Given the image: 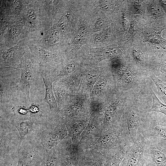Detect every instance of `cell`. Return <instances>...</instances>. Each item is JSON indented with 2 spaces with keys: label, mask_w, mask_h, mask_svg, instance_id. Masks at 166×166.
Listing matches in <instances>:
<instances>
[{
  "label": "cell",
  "mask_w": 166,
  "mask_h": 166,
  "mask_svg": "<svg viewBox=\"0 0 166 166\" xmlns=\"http://www.w3.org/2000/svg\"><path fill=\"white\" fill-rule=\"evenodd\" d=\"M144 166H147V165H145V164H144Z\"/></svg>",
  "instance_id": "obj_45"
},
{
  "label": "cell",
  "mask_w": 166,
  "mask_h": 166,
  "mask_svg": "<svg viewBox=\"0 0 166 166\" xmlns=\"http://www.w3.org/2000/svg\"><path fill=\"white\" fill-rule=\"evenodd\" d=\"M83 64L79 60L73 58L65 60L50 71V76L54 82L76 73L81 69Z\"/></svg>",
  "instance_id": "obj_20"
},
{
  "label": "cell",
  "mask_w": 166,
  "mask_h": 166,
  "mask_svg": "<svg viewBox=\"0 0 166 166\" xmlns=\"http://www.w3.org/2000/svg\"><path fill=\"white\" fill-rule=\"evenodd\" d=\"M86 56L88 64L97 66L101 61L124 57V52L119 48L114 46H108L99 48H89Z\"/></svg>",
  "instance_id": "obj_14"
},
{
  "label": "cell",
  "mask_w": 166,
  "mask_h": 166,
  "mask_svg": "<svg viewBox=\"0 0 166 166\" xmlns=\"http://www.w3.org/2000/svg\"><path fill=\"white\" fill-rule=\"evenodd\" d=\"M37 73L40 76L44 82L45 87V94L43 101L49 106L50 113L57 114L59 112L57 102L53 93V82L50 76V71L46 67L38 66Z\"/></svg>",
  "instance_id": "obj_18"
},
{
  "label": "cell",
  "mask_w": 166,
  "mask_h": 166,
  "mask_svg": "<svg viewBox=\"0 0 166 166\" xmlns=\"http://www.w3.org/2000/svg\"><path fill=\"white\" fill-rule=\"evenodd\" d=\"M148 76L156 85L158 94L166 104V83L161 81L152 73H149Z\"/></svg>",
  "instance_id": "obj_33"
},
{
  "label": "cell",
  "mask_w": 166,
  "mask_h": 166,
  "mask_svg": "<svg viewBox=\"0 0 166 166\" xmlns=\"http://www.w3.org/2000/svg\"><path fill=\"white\" fill-rule=\"evenodd\" d=\"M139 95L133 92L129 93L119 123L130 145L134 142L138 129L144 120V113L140 112L139 107Z\"/></svg>",
  "instance_id": "obj_4"
},
{
  "label": "cell",
  "mask_w": 166,
  "mask_h": 166,
  "mask_svg": "<svg viewBox=\"0 0 166 166\" xmlns=\"http://www.w3.org/2000/svg\"><path fill=\"white\" fill-rule=\"evenodd\" d=\"M18 156L17 166H42L45 154L42 145L28 135L19 142Z\"/></svg>",
  "instance_id": "obj_8"
},
{
  "label": "cell",
  "mask_w": 166,
  "mask_h": 166,
  "mask_svg": "<svg viewBox=\"0 0 166 166\" xmlns=\"http://www.w3.org/2000/svg\"><path fill=\"white\" fill-rule=\"evenodd\" d=\"M145 141L144 154V164L148 166H166V149Z\"/></svg>",
  "instance_id": "obj_19"
},
{
  "label": "cell",
  "mask_w": 166,
  "mask_h": 166,
  "mask_svg": "<svg viewBox=\"0 0 166 166\" xmlns=\"http://www.w3.org/2000/svg\"><path fill=\"white\" fill-rule=\"evenodd\" d=\"M88 26L85 23L80 25L71 43V53L75 54L80 47L85 44L88 34Z\"/></svg>",
  "instance_id": "obj_27"
},
{
  "label": "cell",
  "mask_w": 166,
  "mask_h": 166,
  "mask_svg": "<svg viewBox=\"0 0 166 166\" xmlns=\"http://www.w3.org/2000/svg\"><path fill=\"white\" fill-rule=\"evenodd\" d=\"M83 65V64L81 69L76 73L60 79L66 85L71 93H76L79 91L84 75Z\"/></svg>",
  "instance_id": "obj_26"
},
{
  "label": "cell",
  "mask_w": 166,
  "mask_h": 166,
  "mask_svg": "<svg viewBox=\"0 0 166 166\" xmlns=\"http://www.w3.org/2000/svg\"><path fill=\"white\" fill-rule=\"evenodd\" d=\"M105 23V21L102 19H99L95 23L93 26V30L95 32L101 31L104 30Z\"/></svg>",
  "instance_id": "obj_39"
},
{
  "label": "cell",
  "mask_w": 166,
  "mask_h": 166,
  "mask_svg": "<svg viewBox=\"0 0 166 166\" xmlns=\"http://www.w3.org/2000/svg\"><path fill=\"white\" fill-rule=\"evenodd\" d=\"M28 50L25 40L12 47L0 48V69H16L21 59Z\"/></svg>",
  "instance_id": "obj_13"
},
{
  "label": "cell",
  "mask_w": 166,
  "mask_h": 166,
  "mask_svg": "<svg viewBox=\"0 0 166 166\" xmlns=\"http://www.w3.org/2000/svg\"><path fill=\"white\" fill-rule=\"evenodd\" d=\"M29 109L31 117L37 118L44 114V112L40 110L39 105L38 104L32 103Z\"/></svg>",
  "instance_id": "obj_35"
},
{
  "label": "cell",
  "mask_w": 166,
  "mask_h": 166,
  "mask_svg": "<svg viewBox=\"0 0 166 166\" xmlns=\"http://www.w3.org/2000/svg\"><path fill=\"white\" fill-rule=\"evenodd\" d=\"M0 23L1 48H11L26 40L27 34L22 20H1Z\"/></svg>",
  "instance_id": "obj_9"
},
{
  "label": "cell",
  "mask_w": 166,
  "mask_h": 166,
  "mask_svg": "<svg viewBox=\"0 0 166 166\" xmlns=\"http://www.w3.org/2000/svg\"><path fill=\"white\" fill-rule=\"evenodd\" d=\"M145 144L144 136L139 128L134 142L129 147L120 166H144Z\"/></svg>",
  "instance_id": "obj_12"
},
{
  "label": "cell",
  "mask_w": 166,
  "mask_h": 166,
  "mask_svg": "<svg viewBox=\"0 0 166 166\" xmlns=\"http://www.w3.org/2000/svg\"><path fill=\"white\" fill-rule=\"evenodd\" d=\"M149 73H152L161 81L166 82V61L161 56L152 63Z\"/></svg>",
  "instance_id": "obj_28"
},
{
  "label": "cell",
  "mask_w": 166,
  "mask_h": 166,
  "mask_svg": "<svg viewBox=\"0 0 166 166\" xmlns=\"http://www.w3.org/2000/svg\"><path fill=\"white\" fill-rule=\"evenodd\" d=\"M54 95L59 110L65 106L68 94L71 93L65 84L59 79L54 81L53 83Z\"/></svg>",
  "instance_id": "obj_25"
},
{
  "label": "cell",
  "mask_w": 166,
  "mask_h": 166,
  "mask_svg": "<svg viewBox=\"0 0 166 166\" xmlns=\"http://www.w3.org/2000/svg\"><path fill=\"white\" fill-rule=\"evenodd\" d=\"M128 93L116 88L103 101L101 119L104 131L119 125Z\"/></svg>",
  "instance_id": "obj_5"
},
{
  "label": "cell",
  "mask_w": 166,
  "mask_h": 166,
  "mask_svg": "<svg viewBox=\"0 0 166 166\" xmlns=\"http://www.w3.org/2000/svg\"><path fill=\"white\" fill-rule=\"evenodd\" d=\"M70 14L66 12L62 14L58 20L57 26L62 33H66L68 30Z\"/></svg>",
  "instance_id": "obj_34"
},
{
  "label": "cell",
  "mask_w": 166,
  "mask_h": 166,
  "mask_svg": "<svg viewBox=\"0 0 166 166\" xmlns=\"http://www.w3.org/2000/svg\"><path fill=\"white\" fill-rule=\"evenodd\" d=\"M89 117L72 119L65 123L68 134L74 143H77L79 140L88 124Z\"/></svg>",
  "instance_id": "obj_21"
},
{
  "label": "cell",
  "mask_w": 166,
  "mask_h": 166,
  "mask_svg": "<svg viewBox=\"0 0 166 166\" xmlns=\"http://www.w3.org/2000/svg\"><path fill=\"white\" fill-rule=\"evenodd\" d=\"M88 152L81 153L78 166H104L106 158L105 153Z\"/></svg>",
  "instance_id": "obj_23"
},
{
  "label": "cell",
  "mask_w": 166,
  "mask_h": 166,
  "mask_svg": "<svg viewBox=\"0 0 166 166\" xmlns=\"http://www.w3.org/2000/svg\"><path fill=\"white\" fill-rule=\"evenodd\" d=\"M28 135L42 145L45 154L68 135L65 124L50 113L36 118L32 130Z\"/></svg>",
  "instance_id": "obj_1"
},
{
  "label": "cell",
  "mask_w": 166,
  "mask_h": 166,
  "mask_svg": "<svg viewBox=\"0 0 166 166\" xmlns=\"http://www.w3.org/2000/svg\"><path fill=\"white\" fill-rule=\"evenodd\" d=\"M21 19L26 33V41L35 38L51 26L50 19L40 0H26Z\"/></svg>",
  "instance_id": "obj_3"
},
{
  "label": "cell",
  "mask_w": 166,
  "mask_h": 166,
  "mask_svg": "<svg viewBox=\"0 0 166 166\" xmlns=\"http://www.w3.org/2000/svg\"><path fill=\"white\" fill-rule=\"evenodd\" d=\"M14 133H10L6 135L0 136V157H4L9 152L12 140L14 137Z\"/></svg>",
  "instance_id": "obj_32"
},
{
  "label": "cell",
  "mask_w": 166,
  "mask_h": 166,
  "mask_svg": "<svg viewBox=\"0 0 166 166\" xmlns=\"http://www.w3.org/2000/svg\"><path fill=\"white\" fill-rule=\"evenodd\" d=\"M145 140L166 149V116L161 113H144L143 122L139 128Z\"/></svg>",
  "instance_id": "obj_6"
},
{
  "label": "cell",
  "mask_w": 166,
  "mask_h": 166,
  "mask_svg": "<svg viewBox=\"0 0 166 166\" xmlns=\"http://www.w3.org/2000/svg\"><path fill=\"white\" fill-rule=\"evenodd\" d=\"M162 58L166 61V50L165 53L161 56Z\"/></svg>",
  "instance_id": "obj_44"
},
{
  "label": "cell",
  "mask_w": 166,
  "mask_h": 166,
  "mask_svg": "<svg viewBox=\"0 0 166 166\" xmlns=\"http://www.w3.org/2000/svg\"><path fill=\"white\" fill-rule=\"evenodd\" d=\"M130 145L125 142L106 152V158L104 166H120Z\"/></svg>",
  "instance_id": "obj_22"
},
{
  "label": "cell",
  "mask_w": 166,
  "mask_h": 166,
  "mask_svg": "<svg viewBox=\"0 0 166 166\" xmlns=\"http://www.w3.org/2000/svg\"><path fill=\"white\" fill-rule=\"evenodd\" d=\"M110 65L117 89L140 95L145 88L146 77L135 65L118 58L113 60Z\"/></svg>",
  "instance_id": "obj_2"
},
{
  "label": "cell",
  "mask_w": 166,
  "mask_h": 166,
  "mask_svg": "<svg viewBox=\"0 0 166 166\" xmlns=\"http://www.w3.org/2000/svg\"><path fill=\"white\" fill-rule=\"evenodd\" d=\"M96 142L97 146L101 147L104 152L124 143H128L123 131L119 125L104 131Z\"/></svg>",
  "instance_id": "obj_15"
},
{
  "label": "cell",
  "mask_w": 166,
  "mask_h": 166,
  "mask_svg": "<svg viewBox=\"0 0 166 166\" xmlns=\"http://www.w3.org/2000/svg\"><path fill=\"white\" fill-rule=\"evenodd\" d=\"M35 119L29 117H14L12 123L18 132L19 142L32 131Z\"/></svg>",
  "instance_id": "obj_24"
},
{
  "label": "cell",
  "mask_w": 166,
  "mask_h": 166,
  "mask_svg": "<svg viewBox=\"0 0 166 166\" xmlns=\"http://www.w3.org/2000/svg\"><path fill=\"white\" fill-rule=\"evenodd\" d=\"M38 67V65L29 50L21 59L16 69L21 71L20 79L16 88L18 90L26 94L28 101H30V89L37 73Z\"/></svg>",
  "instance_id": "obj_10"
},
{
  "label": "cell",
  "mask_w": 166,
  "mask_h": 166,
  "mask_svg": "<svg viewBox=\"0 0 166 166\" xmlns=\"http://www.w3.org/2000/svg\"><path fill=\"white\" fill-rule=\"evenodd\" d=\"M98 1V6L100 9L103 10H107L110 7V1L100 0Z\"/></svg>",
  "instance_id": "obj_40"
},
{
  "label": "cell",
  "mask_w": 166,
  "mask_h": 166,
  "mask_svg": "<svg viewBox=\"0 0 166 166\" xmlns=\"http://www.w3.org/2000/svg\"><path fill=\"white\" fill-rule=\"evenodd\" d=\"M12 111L14 116V117H26L27 114H30V111L29 109L26 108V106H16L13 107Z\"/></svg>",
  "instance_id": "obj_36"
},
{
  "label": "cell",
  "mask_w": 166,
  "mask_h": 166,
  "mask_svg": "<svg viewBox=\"0 0 166 166\" xmlns=\"http://www.w3.org/2000/svg\"><path fill=\"white\" fill-rule=\"evenodd\" d=\"M116 88L110 65L105 66L93 86L91 101H104Z\"/></svg>",
  "instance_id": "obj_11"
},
{
  "label": "cell",
  "mask_w": 166,
  "mask_h": 166,
  "mask_svg": "<svg viewBox=\"0 0 166 166\" xmlns=\"http://www.w3.org/2000/svg\"><path fill=\"white\" fill-rule=\"evenodd\" d=\"M134 24L133 22H132L130 25L128 33L130 35H133L134 33Z\"/></svg>",
  "instance_id": "obj_41"
},
{
  "label": "cell",
  "mask_w": 166,
  "mask_h": 166,
  "mask_svg": "<svg viewBox=\"0 0 166 166\" xmlns=\"http://www.w3.org/2000/svg\"><path fill=\"white\" fill-rule=\"evenodd\" d=\"M159 2L164 10L165 15H166V0H159Z\"/></svg>",
  "instance_id": "obj_42"
},
{
  "label": "cell",
  "mask_w": 166,
  "mask_h": 166,
  "mask_svg": "<svg viewBox=\"0 0 166 166\" xmlns=\"http://www.w3.org/2000/svg\"><path fill=\"white\" fill-rule=\"evenodd\" d=\"M149 91L152 98V107L146 112H158L166 116V104L162 102L157 97L152 88H149Z\"/></svg>",
  "instance_id": "obj_31"
},
{
  "label": "cell",
  "mask_w": 166,
  "mask_h": 166,
  "mask_svg": "<svg viewBox=\"0 0 166 166\" xmlns=\"http://www.w3.org/2000/svg\"><path fill=\"white\" fill-rule=\"evenodd\" d=\"M125 16L124 14L122 15L121 24L122 27L124 28V29H125V28L126 24V20L125 18Z\"/></svg>",
  "instance_id": "obj_43"
},
{
  "label": "cell",
  "mask_w": 166,
  "mask_h": 166,
  "mask_svg": "<svg viewBox=\"0 0 166 166\" xmlns=\"http://www.w3.org/2000/svg\"><path fill=\"white\" fill-rule=\"evenodd\" d=\"M90 99L87 95L77 93H70L64 107L57 114L63 123L73 119L88 117L90 116Z\"/></svg>",
  "instance_id": "obj_7"
},
{
  "label": "cell",
  "mask_w": 166,
  "mask_h": 166,
  "mask_svg": "<svg viewBox=\"0 0 166 166\" xmlns=\"http://www.w3.org/2000/svg\"><path fill=\"white\" fill-rule=\"evenodd\" d=\"M159 6L155 4H151L149 7L150 12L155 18L159 19L163 17V14Z\"/></svg>",
  "instance_id": "obj_37"
},
{
  "label": "cell",
  "mask_w": 166,
  "mask_h": 166,
  "mask_svg": "<svg viewBox=\"0 0 166 166\" xmlns=\"http://www.w3.org/2000/svg\"><path fill=\"white\" fill-rule=\"evenodd\" d=\"M108 33L106 30H103L100 32L95 34L93 37L94 43H97L103 41L107 36Z\"/></svg>",
  "instance_id": "obj_38"
},
{
  "label": "cell",
  "mask_w": 166,
  "mask_h": 166,
  "mask_svg": "<svg viewBox=\"0 0 166 166\" xmlns=\"http://www.w3.org/2000/svg\"><path fill=\"white\" fill-rule=\"evenodd\" d=\"M100 117L90 115L88 124L81 134V140L88 139L97 132L100 126Z\"/></svg>",
  "instance_id": "obj_29"
},
{
  "label": "cell",
  "mask_w": 166,
  "mask_h": 166,
  "mask_svg": "<svg viewBox=\"0 0 166 166\" xmlns=\"http://www.w3.org/2000/svg\"><path fill=\"white\" fill-rule=\"evenodd\" d=\"M60 156L59 144L45 154L42 166H58Z\"/></svg>",
  "instance_id": "obj_30"
},
{
  "label": "cell",
  "mask_w": 166,
  "mask_h": 166,
  "mask_svg": "<svg viewBox=\"0 0 166 166\" xmlns=\"http://www.w3.org/2000/svg\"><path fill=\"white\" fill-rule=\"evenodd\" d=\"M105 66L98 67L83 64V77L77 93L87 95L91 100L92 89Z\"/></svg>",
  "instance_id": "obj_17"
},
{
  "label": "cell",
  "mask_w": 166,
  "mask_h": 166,
  "mask_svg": "<svg viewBox=\"0 0 166 166\" xmlns=\"http://www.w3.org/2000/svg\"><path fill=\"white\" fill-rule=\"evenodd\" d=\"M25 43L32 56L40 66L46 67L48 62L60 64L64 61V58L59 52L48 50L30 41H25Z\"/></svg>",
  "instance_id": "obj_16"
}]
</instances>
